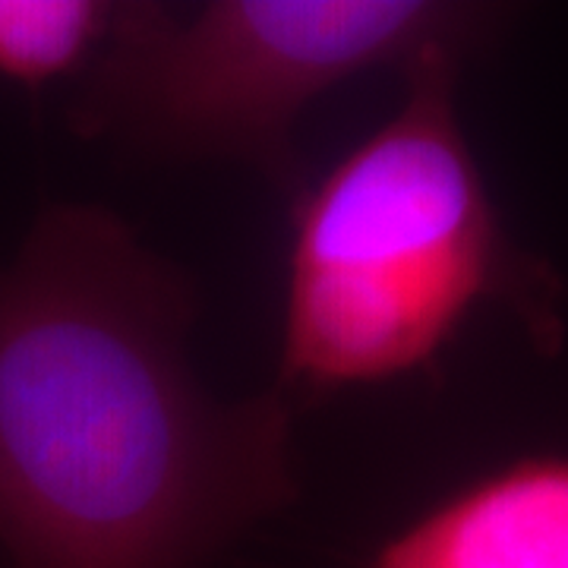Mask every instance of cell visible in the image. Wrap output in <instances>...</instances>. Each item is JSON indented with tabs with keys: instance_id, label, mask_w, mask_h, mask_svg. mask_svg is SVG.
Segmentation results:
<instances>
[{
	"instance_id": "277c9868",
	"label": "cell",
	"mask_w": 568,
	"mask_h": 568,
	"mask_svg": "<svg viewBox=\"0 0 568 568\" xmlns=\"http://www.w3.org/2000/svg\"><path fill=\"white\" fill-rule=\"evenodd\" d=\"M369 568H568V458H530L414 518Z\"/></svg>"
},
{
	"instance_id": "7a4b0ae2",
	"label": "cell",
	"mask_w": 568,
	"mask_h": 568,
	"mask_svg": "<svg viewBox=\"0 0 568 568\" xmlns=\"http://www.w3.org/2000/svg\"><path fill=\"white\" fill-rule=\"evenodd\" d=\"M465 61L433 54L410 70L402 108L301 196L284 282V398L414 373L484 304L515 306L549 338V275L506 237L458 123Z\"/></svg>"
},
{
	"instance_id": "6da1fadb",
	"label": "cell",
	"mask_w": 568,
	"mask_h": 568,
	"mask_svg": "<svg viewBox=\"0 0 568 568\" xmlns=\"http://www.w3.org/2000/svg\"><path fill=\"white\" fill-rule=\"evenodd\" d=\"M190 287L111 212L54 205L0 268L10 568H203L294 496L282 392L215 402Z\"/></svg>"
},
{
	"instance_id": "3957f363",
	"label": "cell",
	"mask_w": 568,
	"mask_h": 568,
	"mask_svg": "<svg viewBox=\"0 0 568 568\" xmlns=\"http://www.w3.org/2000/svg\"><path fill=\"white\" fill-rule=\"evenodd\" d=\"M496 10L439 0H209L118 3L85 67L73 121L168 159L291 168L310 104L376 70L405 80L433 54L467 58Z\"/></svg>"
},
{
	"instance_id": "5b68a950",
	"label": "cell",
	"mask_w": 568,
	"mask_h": 568,
	"mask_svg": "<svg viewBox=\"0 0 568 568\" xmlns=\"http://www.w3.org/2000/svg\"><path fill=\"white\" fill-rule=\"evenodd\" d=\"M118 3L0 0V77L39 82L89 67L111 32Z\"/></svg>"
}]
</instances>
